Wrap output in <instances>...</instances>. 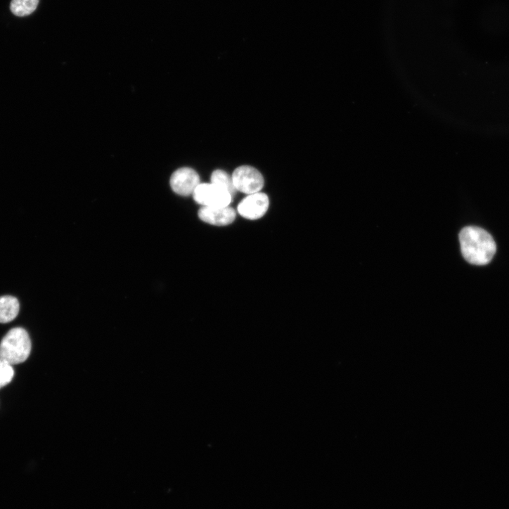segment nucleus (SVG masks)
I'll list each match as a JSON object with an SVG mask.
<instances>
[{"mask_svg": "<svg viewBox=\"0 0 509 509\" xmlns=\"http://www.w3.org/2000/svg\"><path fill=\"white\" fill-rule=\"evenodd\" d=\"M459 240L463 257L470 264L484 266L494 257L496 243L492 236L481 228L468 226L463 228Z\"/></svg>", "mask_w": 509, "mask_h": 509, "instance_id": "f257e3e1", "label": "nucleus"}, {"mask_svg": "<svg viewBox=\"0 0 509 509\" xmlns=\"http://www.w3.org/2000/svg\"><path fill=\"white\" fill-rule=\"evenodd\" d=\"M31 352L30 337L22 328L11 330L0 342V359L12 366L25 362Z\"/></svg>", "mask_w": 509, "mask_h": 509, "instance_id": "f03ea898", "label": "nucleus"}, {"mask_svg": "<svg viewBox=\"0 0 509 509\" xmlns=\"http://www.w3.org/2000/svg\"><path fill=\"white\" fill-rule=\"evenodd\" d=\"M193 195L197 203L209 207H228L233 199L228 191L212 183H200Z\"/></svg>", "mask_w": 509, "mask_h": 509, "instance_id": "7ed1b4c3", "label": "nucleus"}, {"mask_svg": "<svg viewBox=\"0 0 509 509\" xmlns=\"http://www.w3.org/2000/svg\"><path fill=\"white\" fill-rule=\"evenodd\" d=\"M231 177L236 191L247 195L259 193L264 186L262 174L250 166L237 168Z\"/></svg>", "mask_w": 509, "mask_h": 509, "instance_id": "20e7f679", "label": "nucleus"}, {"mask_svg": "<svg viewBox=\"0 0 509 509\" xmlns=\"http://www.w3.org/2000/svg\"><path fill=\"white\" fill-rule=\"evenodd\" d=\"M269 198L263 193L248 195L238 205V212L243 217L257 220L265 215L269 207Z\"/></svg>", "mask_w": 509, "mask_h": 509, "instance_id": "39448f33", "label": "nucleus"}, {"mask_svg": "<svg viewBox=\"0 0 509 509\" xmlns=\"http://www.w3.org/2000/svg\"><path fill=\"white\" fill-rule=\"evenodd\" d=\"M174 193L182 196H188L195 192L200 183V176L191 168H182L175 172L170 180Z\"/></svg>", "mask_w": 509, "mask_h": 509, "instance_id": "423d86ee", "label": "nucleus"}, {"mask_svg": "<svg viewBox=\"0 0 509 509\" xmlns=\"http://www.w3.org/2000/svg\"><path fill=\"white\" fill-rule=\"evenodd\" d=\"M199 218L210 224L214 226H226L231 224L236 219V211L230 207H203L198 212Z\"/></svg>", "mask_w": 509, "mask_h": 509, "instance_id": "0eeeda50", "label": "nucleus"}, {"mask_svg": "<svg viewBox=\"0 0 509 509\" xmlns=\"http://www.w3.org/2000/svg\"><path fill=\"white\" fill-rule=\"evenodd\" d=\"M20 303L12 296L0 297V323H8L15 320L20 312Z\"/></svg>", "mask_w": 509, "mask_h": 509, "instance_id": "6e6552de", "label": "nucleus"}, {"mask_svg": "<svg viewBox=\"0 0 509 509\" xmlns=\"http://www.w3.org/2000/svg\"><path fill=\"white\" fill-rule=\"evenodd\" d=\"M39 0H12L11 10L18 17H26L37 8Z\"/></svg>", "mask_w": 509, "mask_h": 509, "instance_id": "1a4fd4ad", "label": "nucleus"}, {"mask_svg": "<svg viewBox=\"0 0 509 509\" xmlns=\"http://www.w3.org/2000/svg\"><path fill=\"white\" fill-rule=\"evenodd\" d=\"M211 183L228 191L233 197L237 191L234 186L232 177L222 170L214 171L211 176Z\"/></svg>", "mask_w": 509, "mask_h": 509, "instance_id": "9d476101", "label": "nucleus"}, {"mask_svg": "<svg viewBox=\"0 0 509 509\" xmlns=\"http://www.w3.org/2000/svg\"><path fill=\"white\" fill-rule=\"evenodd\" d=\"M15 371L13 366L0 359V389L8 385L13 380Z\"/></svg>", "mask_w": 509, "mask_h": 509, "instance_id": "9b49d317", "label": "nucleus"}]
</instances>
